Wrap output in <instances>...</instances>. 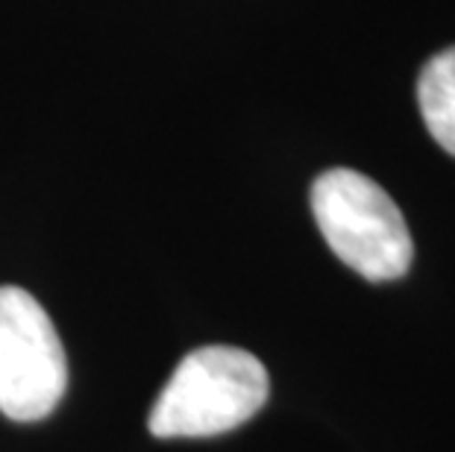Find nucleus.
I'll return each mask as SVG.
<instances>
[{
	"instance_id": "obj_1",
	"label": "nucleus",
	"mask_w": 455,
	"mask_h": 452,
	"mask_svg": "<svg viewBox=\"0 0 455 452\" xmlns=\"http://www.w3.org/2000/svg\"><path fill=\"white\" fill-rule=\"evenodd\" d=\"M270 379L253 353L200 347L177 364L150 411L156 438H212L238 429L267 402Z\"/></svg>"
},
{
	"instance_id": "obj_2",
	"label": "nucleus",
	"mask_w": 455,
	"mask_h": 452,
	"mask_svg": "<svg viewBox=\"0 0 455 452\" xmlns=\"http://www.w3.org/2000/svg\"><path fill=\"white\" fill-rule=\"evenodd\" d=\"M312 211L329 250L367 282H394L409 274V224L379 182L350 168L323 170L312 186Z\"/></svg>"
},
{
	"instance_id": "obj_3",
	"label": "nucleus",
	"mask_w": 455,
	"mask_h": 452,
	"mask_svg": "<svg viewBox=\"0 0 455 452\" xmlns=\"http://www.w3.org/2000/svg\"><path fill=\"white\" fill-rule=\"evenodd\" d=\"M68 361L60 332L33 294L0 285V411L36 423L60 406Z\"/></svg>"
},
{
	"instance_id": "obj_4",
	"label": "nucleus",
	"mask_w": 455,
	"mask_h": 452,
	"mask_svg": "<svg viewBox=\"0 0 455 452\" xmlns=\"http://www.w3.org/2000/svg\"><path fill=\"white\" fill-rule=\"evenodd\" d=\"M418 103L426 130L455 156V47L435 53L418 80Z\"/></svg>"
}]
</instances>
